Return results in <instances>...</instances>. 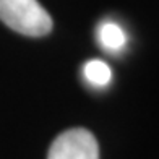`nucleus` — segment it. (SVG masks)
Returning <instances> with one entry per match:
<instances>
[{"mask_svg": "<svg viewBox=\"0 0 159 159\" xmlns=\"http://www.w3.org/2000/svg\"><path fill=\"white\" fill-rule=\"evenodd\" d=\"M83 75L86 78V81L93 86H98V88H102L107 86L112 80V70L111 67L102 60L93 59L89 62L84 63L83 68Z\"/></svg>", "mask_w": 159, "mask_h": 159, "instance_id": "obj_4", "label": "nucleus"}, {"mask_svg": "<svg viewBox=\"0 0 159 159\" xmlns=\"http://www.w3.org/2000/svg\"><path fill=\"white\" fill-rule=\"evenodd\" d=\"M0 20L31 38L46 36L52 30V18L38 0H0Z\"/></svg>", "mask_w": 159, "mask_h": 159, "instance_id": "obj_1", "label": "nucleus"}, {"mask_svg": "<svg viewBox=\"0 0 159 159\" xmlns=\"http://www.w3.org/2000/svg\"><path fill=\"white\" fill-rule=\"evenodd\" d=\"M98 39H99V44L107 52H119L127 44V36L124 30L114 21H106V23L99 26Z\"/></svg>", "mask_w": 159, "mask_h": 159, "instance_id": "obj_3", "label": "nucleus"}, {"mask_svg": "<svg viewBox=\"0 0 159 159\" xmlns=\"http://www.w3.org/2000/svg\"><path fill=\"white\" fill-rule=\"evenodd\" d=\"M47 159H99V146L86 128H71L52 141Z\"/></svg>", "mask_w": 159, "mask_h": 159, "instance_id": "obj_2", "label": "nucleus"}]
</instances>
